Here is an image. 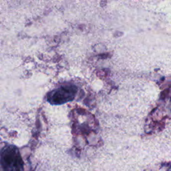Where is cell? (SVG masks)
Returning a JSON list of instances; mask_svg holds the SVG:
<instances>
[{
	"mask_svg": "<svg viewBox=\"0 0 171 171\" xmlns=\"http://www.w3.org/2000/svg\"><path fill=\"white\" fill-rule=\"evenodd\" d=\"M78 92V88L74 84L61 86L48 94V101L52 105H61L73 100Z\"/></svg>",
	"mask_w": 171,
	"mask_h": 171,
	"instance_id": "cell-1",
	"label": "cell"
},
{
	"mask_svg": "<svg viewBox=\"0 0 171 171\" xmlns=\"http://www.w3.org/2000/svg\"><path fill=\"white\" fill-rule=\"evenodd\" d=\"M2 163L4 171H24L23 160L15 146H9L3 151Z\"/></svg>",
	"mask_w": 171,
	"mask_h": 171,
	"instance_id": "cell-2",
	"label": "cell"
}]
</instances>
